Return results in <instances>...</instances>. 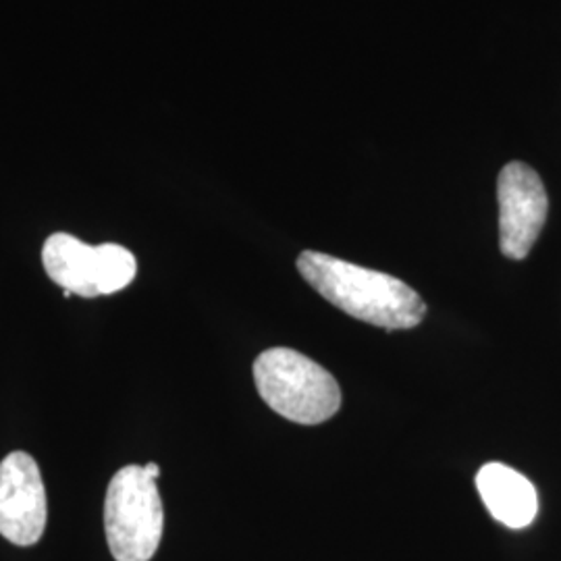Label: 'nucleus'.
Here are the masks:
<instances>
[{
    "instance_id": "nucleus-1",
    "label": "nucleus",
    "mask_w": 561,
    "mask_h": 561,
    "mask_svg": "<svg viewBox=\"0 0 561 561\" xmlns=\"http://www.w3.org/2000/svg\"><path fill=\"white\" fill-rule=\"evenodd\" d=\"M298 271L314 291L345 314L387 331L412 329L426 312L421 296L387 273L314 250L301 252Z\"/></svg>"
},
{
    "instance_id": "nucleus-2",
    "label": "nucleus",
    "mask_w": 561,
    "mask_h": 561,
    "mask_svg": "<svg viewBox=\"0 0 561 561\" xmlns=\"http://www.w3.org/2000/svg\"><path fill=\"white\" fill-rule=\"evenodd\" d=\"M254 381L264 403L287 421L321 424L340 410L335 377L296 350L262 352L254 362Z\"/></svg>"
},
{
    "instance_id": "nucleus-3",
    "label": "nucleus",
    "mask_w": 561,
    "mask_h": 561,
    "mask_svg": "<svg viewBox=\"0 0 561 561\" xmlns=\"http://www.w3.org/2000/svg\"><path fill=\"white\" fill-rule=\"evenodd\" d=\"M164 510L157 479L144 466L121 468L106 489L104 533L117 561H150L162 539Z\"/></svg>"
},
{
    "instance_id": "nucleus-4",
    "label": "nucleus",
    "mask_w": 561,
    "mask_h": 561,
    "mask_svg": "<svg viewBox=\"0 0 561 561\" xmlns=\"http://www.w3.org/2000/svg\"><path fill=\"white\" fill-rule=\"evenodd\" d=\"M44 271L62 289L99 298L125 289L136 279V256L119 243L88 245L69 233L50 236L42 250Z\"/></svg>"
},
{
    "instance_id": "nucleus-5",
    "label": "nucleus",
    "mask_w": 561,
    "mask_h": 561,
    "mask_svg": "<svg viewBox=\"0 0 561 561\" xmlns=\"http://www.w3.org/2000/svg\"><path fill=\"white\" fill-rule=\"evenodd\" d=\"M500 245L512 261L528 256L547 221L549 198L541 178L524 162L505 164L497 180Z\"/></svg>"
},
{
    "instance_id": "nucleus-6",
    "label": "nucleus",
    "mask_w": 561,
    "mask_h": 561,
    "mask_svg": "<svg viewBox=\"0 0 561 561\" xmlns=\"http://www.w3.org/2000/svg\"><path fill=\"white\" fill-rule=\"evenodd\" d=\"M48 518L38 461L13 451L0 461V535L20 547L41 541Z\"/></svg>"
},
{
    "instance_id": "nucleus-7",
    "label": "nucleus",
    "mask_w": 561,
    "mask_h": 561,
    "mask_svg": "<svg viewBox=\"0 0 561 561\" xmlns=\"http://www.w3.org/2000/svg\"><path fill=\"white\" fill-rule=\"evenodd\" d=\"M477 489L491 516L507 528H526L537 518L539 495L535 484L505 463H484L477 474Z\"/></svg>"
},
{
    "instance_id": "nucleus-8",
    "label": "nucleus",
    "mask_w": 561,
    "mask_h": 561,
    "mask_svg": "<svg viewBox=\"0 0 561 561\" xmlns=\"http://www.w3.org/2000/svg\"><path fill=\"white\" fill-rule=\"evenodd\" d=\"M146 468V472L152 477V479H159L161 477V468H159V463H154V461H150L148 466H144Z\"/></svg>"
}]
</instances>
